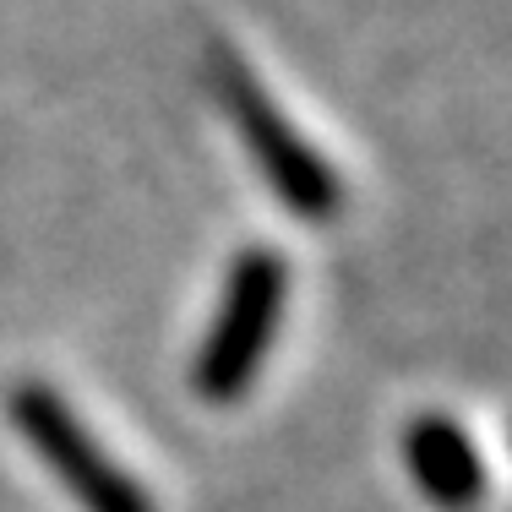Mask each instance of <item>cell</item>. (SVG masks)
<instances>
[{"mask_svg":"<svg viewBox=\"0 0 512 512\" xmlns=\"http://www.w3.org/2000/svg\"><path fill=\"white\" fill-rule=\"evenodd\" d=\"M289 306V262L273 246H246L235 256L218 295L213 327H207L202 349H197V382L202 404H240L246 387L256 382V371L267 365V349L278 338Z\"/></svg>","mask_w":512,"mask_h":512,"instance_id":"7a4b0ae2","label":"cell"},{"mask_svg":"<svg viewBox=\"0 0 512 512\" xmlns=\"http://www.w3.org/2000/svg\"><path fill=\"white\" fill-rule=\"evenodd\" d=\"M404 463L425 502L436 507H474L485 496V458L474 453L469 431L447 414H414L404 431Z\"/></svg>","mask_w":512,"mask_h":512,"instance_id":"277c9868","label":"cell"},{"mask_svg":"<svg viewBox=\"0 0 512 512\" xmlns=\"http://www.w3.org/2000/svg\"><path fill=\"white\" fill-rule=\"evenodd\" d=\"M6 409L22 442L50 463L55 480L66 485V496L82 512H158V502L142 491V480L104 453L99 436L71 414V404L50 382H17Z\"/></svg>","mask_w":512,"mask_h":512,"instance_id":"3957f363","label":"cell"},{"mask_svg":"<svg viewBox=\"0 0 512 512\" xmlns=\"http://www.w3.org/2000/svg\"><path fill=\"white\" fill-rule=\"evenodd\" d=\"M207 88L229 126L240 131L251 164L262 169L267 191L306 224H333L344 213V180L333 175L322 153L295 131V120L273 104V93L256 82V71L229 44H207Z\"/></svg>","mask_w":512,"mask_h":512,"instance_id":"6da1fadb","label":"cell"}]
</instances>
